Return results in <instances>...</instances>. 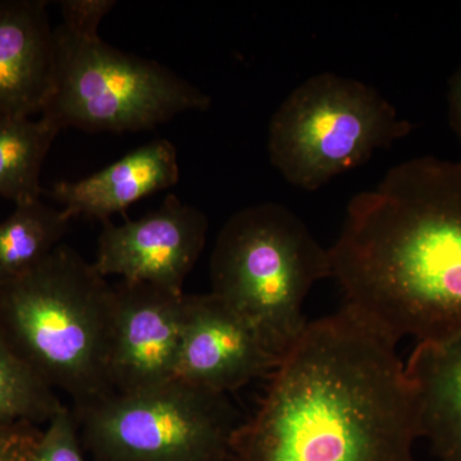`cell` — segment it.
I'll return each mask as SVG.
<instances>
[{
  "label": "cell",
  "mask_w": 461,
  "mask_h": 461,
  "mask_svg": "<svg viewBox=\"0 0 461 461\" xmlns=\"http://www.w3.org/2000/svg\"><path fill=\"white\" fill-rule=\"evenodd\" d=\"M397 342L342 306L309 321L232 447L241 461H414V388Z\"/></svg>",
  "instance_id": "cell-1"
},
{
  "label": "cell",
  "mask_w": 461,
  "mask_h": 461,
  "mask_svg": "<svg viewBox=\"0 0 461 461\" xmlns=\"http://www.w3.org/2000/svg\"><path fill=\"white\" fill-rule=\"evenodd\" d=\"M330 256L345 308L393 341L461 336V159L388 169L348 202Z\"/></svg>",
  "instance_id": "cell-2"
},
{
  "label": "cell",
  "mask_w": 461,
  "mask_h": 461,
  "mask_svg": "<svg viewBox=\"0 0 461 461\" xmlns=\"http://www.w3.org/2000/svg\"><path fill=\"white\" fill-rule=\"evenodd\" d=\"M112 285L74 249L59 245L0 285V335L76 409L113 393L108 373Z\"/></svg>",
  "instance_id": "cell-3"
},
{
  "label": "cell",
  "mask_w": 461,
  "mask_h": 461,
  "mask_svg": "<svg viewBox=\"0 0 461 461\" xmlns=\"http://www.w3.org/2000/svg\"><path fill=\"white\" fill-rule=\"evenodd\" d=\"M329 277L330 249L277 203L233 214L211 258L212 294L250 321L280 360L308 326L303 313L306 296Z\"/></svg>",
  "instance_id": "cell-4"
},
{
  "label": "cell",
  "mask_w": 461,
  "mask_h": 461,
  "mask_svg": "<svg viewBox=\"0 0 461 461\" xmlns=\"http://www.w3.org/2000/svg\"><path fill=\"white\" fill-rule=\"evenodd\" d=\"M212 99L156 60L54 29L53 90L41 112L57 131L151 130L187 111H206Z\"/></svg>",
  "instance_id": "cell-5"
},
{
  "label": "cell",
  "mask_w": 461,
  "mask_h": 461,
  "mask_svg": "<svg viewBox=\"0 0 461 461\" xmlns=\"http://www.w3.org/2000/svg\"><path fill=\"white\" fill-rule=\"evenodd\" d=\"M411 131L377 90L324 72L291 91L273 114L268 153L288 184L315 191Z\"/></svg>",
  "instance_id": "cell-6"
},
{
  "label": "cell",
  "mask_w": 461,
  "mask_h": 461,
  "mask_svg": "<svg viewBox=\"0 0 461 461\" xmlns=\"http://www.w3.org/2000/svg\"><path fill=\"white\" fill-rule=\"evenodd\" d=\"M75 417L103 461H220L241 427L227 395L178 378L112 393Z\"/></svg>",
  "instance_id": "cell-7"
},
{
  "label": "cell",
  "mask_w": 461,
  "mask_h": 461,
  "mask_svg": "<svg viewBox=\"0 0 461 461\" xmlns=\"http://www.w3.org/2000/svg\"><path fill=\"white\" fill-rule=\"evenodd\" d=\"M208 218L169 194L144 217L117 226L103 222L94 262L103 276L142 282L184 294V282L198 262L208 235Z\"/></svg>",
  "instance_id": "cell-8"
},
{
  "label": "cell",
  "mask_w": 461,
  "mask_h": 461,
  "mask_svg": "<svg viewBox=\"0 0 461 461\" xmlns=\"http://www.w3.org/2000/svg\"><path fill=\"white\" fill-rule=\"evenodd\" d=\"M184 294L142 282L112 285L108 373L114 393L159 386L176 378Z\"/></svg>",
  "instance_id": "cell-9"
},
{
  "label": "cell",
  "mask_w": 461,
  "mask_h": 461,
  "mask_svg": "<svg viewBox=\"0 0 461 461\" xmlns=\"http://www.w3.org/2000/svg\"><path fill=\"white\" fill-rule=\"evenodd\" d=\"M280 362L253 324L220 297L185 294L176 378L227 395L272 375Z\"/></svg>",
  "instance_id": "cell-10"
},
{
  "label": "cell",
  "mask_w": 461,
  "mask_h": 461,
  "mask_svg": "<svg viewBox=\"0 0 461 461\" xmlns=\"http://www.w3.org/2000/svg\"><path fill=\"white\" fill-rule=\"evenodd\" d=\"M44 0H0V112L32 117L50 99L54 30Z\"/></svg>",
  "instance_id": "cell-11"
},
{
  "label": "cell",
  "mask_w": 461,
  "mask_h": 461,
  "mask_svg": "<svg viewBox=\"0 0 461 461\" xmlns=\"http://www.w3.org/2000/svg\"><path fill=\"white\" fill-rule=\"evenodd\" d=\"M178 178L177 150L171 141L159 139L89 177L56 182L42 194L62 204L71 218H94L103 223L133 203L175 186Z\"/></svg>",
  "instance_id": "cell-12"
},
{
  "label": "cell",
  "mask_w": 461,
  "mask_h": 461,
  "mask_svg": "<svg viewBox=\"0 0 461 461\" xmlns=\"http://www.w3.org/2000/svg\"><path fill=\"white\" fill-rule=\"evenodd\" d=\"M417 400L420 437L441 461H461V336L418 342L405 364Z\"/></svg>",
  "instance_id": "cell-13"
},
{
  "label": "cell",
  "mask_w": 461,
  "mask_h": 461,
  "mask_svg": "<svg viewBox=\"0 0 461 461\" xmlns=\"http://www.w3.org/2000/svg\"><path fill=\"white\" fill-rule=\"evenodd\" d=\"M72 218L41 199L16 205L0 223V285L32 271L60 245Z\"/></svg>",
  "instance_id": "cell-14"
},
{
  "label": "cell",
  "mask_w": 461,
  "mask_h": 461,
  "mask_svg": "<svg viewBox=\"0 0 461 461\" xmlns=\"http://www.w3.org/2000/svg\"><path fill=\"white\" fill-rule=\"evenodd\" d=\"M58 133L42 118L0 112V198L16 205L41 198V167Z\"/></svg>",
  "instance_id": "cell-15"
},
{
  "label": "cell",
  "mask_w": 461,
  "mask_h": 461,
  "mask_svg": "<svg viewBox=\"0 0 461 461\" xmlns=\"http://www.w3.org/2000/svg\"><path fill=\"white\" fill-rule=\"evenodd\" d=\"M62 406L56 390L0 335V421L50 423Z\"/></svg>",
  "instance_id": "cell-16"
},
{
  "label": "cell",
  "mask_w": 461,
  "mask_h": 461,
  "mask_svg": "<svg viewBox=\"0 0 461 461\" xmlns=\"http://www.w3.org/2000/svg\"><path fill=\"white\" fill-rule=\"evenodd\" d=\"M77 421L74 412L62 406L41 433L38 445L26 461H85L78 447Z\"/></svg>",
  "instance_id": "cell-17"
},
{
  "label": "cell",
  "mask_w": 461,
  "mask_h": 461,
  "mask_svg": "<svg viewBox=\"0 0 461 461\" xmlns=\"http://www.w3.org/2000/svg\"><path fill=\"white\" fill-rule=\"evenodd\" d=\"M115 5L113 0H65L60 3L62 26L81 38H99L100 23Z\"/></svg>",
  "instance_id": "cell-18"
},
{
  "label": "cell",
  "mask_w": 461,
  "mask_h": 461,
  "mask_svg": "<svg viewBox=\"0 0 461 461\" xmlns=\"http://www.w3.org/2000/svg\"><path fill=\"white\" fill-rule=\"evenodd\" d=\"M41 437L35 424L0 421V461H26Z\"/></svg>",
  "instance_id": "cell-19"
},
{
  "label": "cell",
  "mask_w": 461,
  "mask_h": 461,
  "mask_svg": "<svg viewBox=\"0 0 461 461\" xmlns=\"http://www.w3.org/2000/svg\"><path fill=\"white\" fill-rule=\"evenodd\" d=\"M448 121L461 142V66L448 83Z\"/></svg>",
  "instance_id": "cell-20"
}]
</instances>
